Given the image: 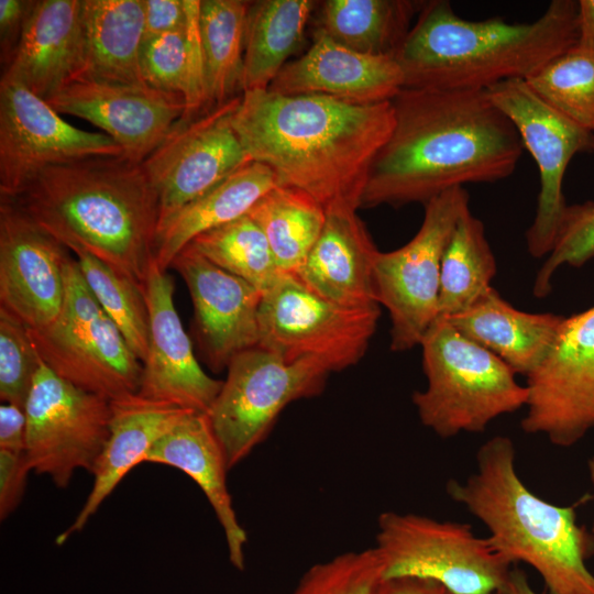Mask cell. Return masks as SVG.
Here are the masks:
<instances>
[{
  "mask_svg": "<svg viewBox=\"0 0 594 594\" xmlns=\"http://www.w3.org/2000/svg\"><path fill=\"white\" fill-rule=\"evenodd\" d=\"M576 45L594 52V0L578 1Z\"/></svg>",
  "mask_w": 594,
  "mask_h": 594,
  "instance_id": "cell-47",
  "label": "cell"
},
{
  "mask_svg": "<svg viewBox=\"0 0 594 594\" xmlns=\"http://www.w3.org/2000/svg\"><path fill=\"white\" fill-rule=\"evenodd\" d=\"M391 101L393 128L371 165L361 207L426 205L514 173L524 145L487 90L402 88Z\"/></svg>",
  "mask_w": 594,
  "mask_h": 594,
  "instance_id": "cell-1",
  "label": "cell"
},
{
  "mask_svg": "<svg viewBox=\"0 0 594 594\" xmlns=\"http://www.w3.org/2000/svg\"><path fill=\"white\" fill-rule=\"evenodd\" d=\"M189 290L197 337L213 371L228 367L239 353L258 345L263 294L187 245L173 260Z\"/></svg>",
  "mask_w": 594,
  "mask_h": 594,
  "instance_id": "cell-20",
  "label": "cell"
},
{
  "mask_svg": "<svg viewBox=\"0 0 594 594\" xmlns=\"http://www.w3.org/2000/svg\"><path fill=\"white\" fill-rule=\"evenodd\" d=\"M312 0H258L249 4L242 92L266 90L302 42Z\"/></svg>",
  "mask_w": 594,
  "mask_h": 594,
  "instance_id": "cell-30",
  "label": "cell"
},
{
  "mask_svg": "<svg viewBox=\"0 0 594 594\" xmlns=\"http://www.w3.org/2000/svg\"><path fill=\"white\" fill-rule=\"evenodd\" d=\"M381 580L382 562L373 547L316 563L292 594H374Z\"/></svg>",
  "mask_w": 594,
  "mask_h": 594,
  "instance_id": "cell-37",
  "label": "cell"
},
{
  "mask_svg": "<svg viewBox=\"0 0 594 594\" xmlns=\"http://www.w3.org/2000/svg\"><path fill=\"white\" fill-rule=\"evenodd\" d=\"M69 252L14 204L0 199V307L30 329L52 323L64 302Z\"/></svg>",
  "mask_w": 594,
  "mask_h": 594,
  "instance_id": "cell-18",
  "label": "cell"
},
{
  "mask_svg": "<svg viewBox=\"0 0 594 594\" xmlns=\"http://www.w3.org/2000/svg\"><path fill=\"white\" fill-rule=\"evenodd\" d=\"M594 257V202L572 205L552 251L547 255L534 284V295L546 297L551 279L562 265L580 267Z\"/></svg>",
  "mask_w": 594,
  "mask_h": 594,
  "instance_id": "cell-39",
  "label": "cell"
},
{
  "mask_svg": "<svg viewBox=\"0 0 594 594\" xmlns=\"http://www.w3.org/2000/svg\"><path fill=\"white\" fill-rule=\"evenodd\" d=\"M275 186L277 179L268 166L249 163L158 226L154 261L166 271L195 238L248 215Z\"/></svg>",
  "mask_w": 594,
  "mask_h": 594,
  "instance_id": "cell-28",
  "label": "cell"
},
{
  "mask_svg": "<svg viewBox=\"0 0 594 594\" xmlns=\"http://www.w3.org/2000/svg\"><path fill=\"white\" fill-rule=\"evenodd\" d=\"M469 193L457 187L429 200L418 232L402 248L378 251L374 282L380 305L391 318V349L407 351L420 342L438 318L441 263Z\"/></svg>",
  "mask_w": 594,
  "mask_h": 594,
  "instance_id": "cell-11",
  "label": "cell"
},
{
  "mask_svg": "<svg viewBox=\"0 0 594 594\" xmlns=\"http://www.w3.org/2000/svg\"><path fill=\"white\" fill-rule=\"evenodd\" d=\"M231 123L253 162L277 185L299 189L324 210H358L371 165L388 139L392 101L358 103L321 95L241 94Z\"/></svg>",
  "mask_w": 594,
  "mask_h": 594,
  "instance_id": "cell-2",
  "label": "cell"
},
{
  "mask_svg": "<svg viewBox=\"0 0 594 594\" xmlns=\"http://www.w3.org/2000/svg\"><path fill=\"white\" fill-rule=\"evenodd\" d=\"M124 155L103 132L79 129L24 86L0 80V197H14L47 167Z\"/></svg>",
  "mask_w": 594,
  "mask_h": 594,
  "instance_id": "cell-15",
  "label": "cell"
},
{
  "mask_svg": "<svg viewBox=\"0 0 594 594\" xmlns=\"http://www.w3.org/2000/svg\"><path fill=\"white\" fill-rule=\"evenodd\" d=\"M496 594H503V593H496Z\"/></svg>",
  "mask_w": 594,
  "mask_h": 594,
  "instance_id": "cell-50",
  "label": "cell"
},
{
  "mask_svg": "<svg viewBox=\"0 0 594 594\" xmlns=\"http://www.w3.org/2000/svg\"><path fill=\"white\" fill-rule=\"evenodd\" d=\"M587 469H588V474H590V479L594 485V457H592L588 462H587ZM592 531L594 532V521H593V527H592Z\"/></svg>",
  "mask_w": 594,
  "mask_h": 594,
  "instance_id": "cell-49",
  "label": "cell"
},
{
  "mask_svg": "<svg viewBox=\"0 0 594 594\" xmlns=\"http://www.w3.org/2000/svg\"><path fill=\"white\" fill-rule=\"evenodd\" d=\"M28 419L25 408L15 404L0 405V450L25 453Z\"/></svg>",
  "mask_w": 594,
  "mask_h": 594,
  "instance_id": "cell-45",
  "label": "cell"
},
{
  "mask_svg": "<svg viewBox=\"0 0 594 594\" xmlns=\"http://www.w3.org/2000/svg\"><path fill=\"white\" fill-rule=\"evenodd\" d=\"M374 594H454L441 584L417 578L381 580Z\"/></svg>",
  "mask_w": 594,
  "mask_h": 594,
  "instance_id": "cell-46",
  "label": "cell"
},
{
  "mask_svg": "<svg viewBox=\"0 0 594 594\" xmlns=\"http://www.w3.org/2000/svg\"><path fill=\"white\" fill-rule=\"evenodd\" d=\"M7 200L70 252H87L144 285L160 208L142 163L117 155L54 165Z\"/></svg>",
  "mask_w": 594,
  "mask_h": 594,
  "instance_id": "cell-3",
  "label": "cell"
},
{
  "mask_svg": "<svg viewBox=\"0 0 594 594\" xmlns=\"http://www.w3.org/2000/svg\"><path fill=\"white\" fill-rule=\"evenodd\" d=\"M208 416L228 468L244 460L290 403L319 395L331 373L312 359L286 362L254 346L235 355Z\"/></svg>",
  "mask_w": 594,
  "mask_h": 594,
  "instance_id": "cell-10",
  "label": "cell"
},
{
  "mask_svg": "<svg viewBox=\"0 0 594 594\" xmlns=\"http://www.w3.org/2000/svg\"><path fill=\"white\" fill-rule=\"evenodd\" d=\"M444 319L515 373L528 376L550 353L565 317L516 309L492 287L469 308Z\"/></svg>",
  "mask_w": 594,
  "mask_h": 594,
  "instance_id": "cell-26",
  "label": "cell"
},
{
  "mask_svg": "<svg viewBox=\"0 0 594 594\" xmlns=\"http://www.w3.org/2000/svg\"><path fill=\"white\" fill-rule=\"evenodd\" d=\"M81 0H36L1 81L24 86L47 100L67 82L81 55Z\"/></svg>",
  "mask_w": 594,
  "mask_h": 594,
  "instance_id": "cell-24",
  "label": "cell"
},
{
  "mask_svg": "<svg viewBox=\"0 0 594 594\" xmlns=\"http://www.w3.org/2000/svg\"><path fill=\"white\" fill-rule=\"evenodd\" d=\"M578 42V1L553 0L532 22L466 20L447 0L424 1L395 57L403 88L487 90L528 79Z\"/></svg>",
  "mask_w": 594,
  "mask_h": 594,
  "instance_id": "cell-4",
  "label": "cell"
},
{
  "mask_svg": "<svg viewBox=\"0 0 594 594\" xmlns=\"http://www.w3.org/2000/svg\"><path fill=\"white\" fill-rule=\"evenodd\" d=\"M144 38L184 30L187 24L185 0H142Z\"/></svg>",
  "mask_w": 594,
  "mask_h": 594,
  "instance_id": "cell-44",
  "label": "cell"
},
{
  "mask_svg": "<svg viewBox=\"0 0 594 594\" xmlns=\"http://www.w3.org/2000/svg\"><path fill=\"white\" fill-rule=\"evenodd\" d=\"M375 542L382 580H430L454 594L503 593L515 564L470 524L413 513H382Z\"/></svg>",
  "mask_w": 594,
  "mask_h": 594,
  "instance_id": "cell-7",
  "label": "cell"
},
{
  "mask_svg": "<svg viewBox=\"0 0 594 594\" xmlns=\"http://www.w3.org/2000/svg\"><path fill=\"white\" fill-rule=\"evenodd\" d=\"M250 1L200 0L205 111L242 94L244 31ZM204 111V112H205Z\"/></svg>",
  "mask_w": 594,
  "mask_h": 594,
  "instance_id": "cell-32",
  "label": "cell"
},
{
  "mask_svg": "<svg viewBox=\"0 0 594 594\" xmlns=\"http://www.w3.org/2000/svg\"><path fill=\"white\" fill-rule=\"evenodd\" d=\"M143 292L150 336L138 395L208 414L223 381L209 376L198 363L175 308L174 282L155 261L148 268Z\"/></svg>",
  "mask_w": 594,
  "mask_h": 594,
  "instance_id": "cell-19",
  "label": "cell"
},
{
  "mask_svg": "<svg viewBox=\"0 0 594 594\" xmlns=\"http://www.w3.org/2000/svg\"><path fill=\"white\" fill-rule=\"evenodd\" d=\"M42 360L28 327L0 307V398L24 407Z\"/></svg>",
  "mask_w": 594,
  "mask_h": 594,
  "instance_id": "cell-38",
  "label": "cell"
},
{
  "mask_svg": "<svg viewBox=\"0 0 594 594\" xmlns=\"http://www.w3.org/2000/svg\"><path fill=\"white\" fill-rule=\"evenodd\" d=\"M140 69L146 85L184 97L187 79L186 28L143 38Z\"/></svg>",
  "mask_w": 594,
  "mask_h": 594,
  "instance_id": "cell-40",
  "label": "cell"
},
{
  "mask_svg": "<svg viewBox=\"0 0 594 594\" xmlns=\"http://www.w3.org/2000/svg\"><path fill=\"white\" fill-rule=\"evenodd\" d=\"M188 245L262 294L285 275L277 267L263 231L249 215L198 235Z\"/></svg>",
  "mask_w": 594,
  "mask_h": 594,
  "instance_id": "cell-34",
  "label": "cell"
},
{
  "mask_svg": "<svg viewBox=\"0 0 594 594\" xmlns=\"http://www.w3.org/2000/svg\"><path fill=\"white\" fill-rule=\"evenodd\" d=\"M503 594H541L534 590L526 573L513 568Z\"/></svg>",
  "mask_w": 594,
  "mask_h": 594,
  "instance_id": "cell-48",
  "label": "cell"
},
{
  "mask_svg": "<svg viewBox=\"0 0 594 594\" xmlns=\"http://www.w3.org/2000/svg\"><path fill=\"white\" fill-rule=\"evenodd\" d=\"M487 92L537 164L540 190L526 243L534 257H542L552 251L569 212L563 195L566 167L576 154L594 153V132L554 110L524 79L499 82Z\"/></svg>",
  "mask_w": 594,
  "mask_h": 594,
  "instance_id": "cell-13",
  "label": "cell"
},
{
  "mask_svg": "<svg viewBox=\"0 0 594 594\" xmlns=\"http://www.w3.org/2000/svg\"><path fill=\"white\" fill-rule=\"evenodd\" d=\"M41 360L72 384L109 400L136 394L142 362L87 286L76 258L65 266V297L56 319L28 328Z\"/></svg>",
  "mask_w": 594,
  "mask_h": 594,
  "instance_id": "cell-8",
  "label": "cell"
},
{
  "mask_svg": "<svg viewBox=\"0 0 594 594\" xmlns=\"http://www.w3.org/2000/svg\"><path fill=\"white\" fill-rule=\"evenodd\" d=\"M403 87L404 76L395 58L356 53L315 31L309 50L288 62L268 90L380 103L391 101Z\"/></svg>",
  "mask_w": 594,
  "mask_h": 594,
  "instance_id": "cell-21",
  "label": "cell"
},
{
  "mask_svg": "<svg viewBox=\"0 0 594 594\" xmlns=\"http://www.w3.org/2000/svg\"><path fill=\"white\" fill-rule=\"evenodd\" d=\"M32 471L25 453L0 450V518L6 519L21 503L28 473Z\"/></svg>",
  "mask_w": 594,
  "mask_h": 594,
  "instance_id": "cell-42",
  "label": "cell"
},
{
  "mask_svg": "<svg viewBox=\"0 0 594 594\" xmlns=\"http://www.w3.org/2000/svg\"><path fill=\"white\" fill-rule=\"evenodd\" d=\"M145 462L173 466L200 487L223 530L231 564L243 571L248 535L232 504L227 484L229 468L208 414L186 415L156 441Z\"/></svg>",
  "mask_w": 594,
  "mask_h": 594,
  "instance_id": "cell-25",
  "label": "cell"
},
{
  "mask_svg": "<svg viewBox=\"0 0 594 594\" xmlns=\"http://www.w3.org/2000/svg\"><path fill=\"white\" fill-rule=\"evenodd\" d=\"M80 22L81 55L72 80L145 84L140 69L142 0H81Z\"/></svg>",
  "mask_w": 594,
  "mask_h": 594,
  "instance_id": "cell-27",
  "label": "cell"
},
{
  "mask_svg": "<svg viewBox=\"0 0 594 594\" xmlns=\"http://www.w3.org/2000/svg\"><path fill=\"white\" fill-rule=\"evenodd\" d=\"M240 99L178 120L142 162L158 197V226L253 162L231 123Z\"/></svg>",
  "mask_w": 594,
  "mask_h": 594,
  "instance_id": "cell-14",
  "label": "cell"
},
{
  "mask_svg": "<svg viewBox=\"0 0 594 594\" xmlns=\"http://www.w3.org/2000/svg\"><path fill=\"white\" fill-rule=\"evenodd\" d=\"M59 114L103 131L129 160L142 163L185 112L184 97L146 84L91 79L67 82L46 100Z\"/></svg>",
  "mask_w": 594,
  "mask_h": 594,
  "instance_id": "cell-17",
  "label": "cell"
},
{
  "mask_svg": "<svg viewBox=\"0 0 594 594\" xmlns=\"http://www.w3.org/2000/svg\"><path fill=\"white\" fill-rule=\"evenodd\" d=\"M526 377L525 432L568 448L594 428V306L565 317L550 353Z\"/></svg>",
  "mask_w": 594,
  "mask_h": 594,
  "instance_id": "cell-16",
  "label": "cell"
},
{
  "mask_svg": "<svg viewBox=\"0 0 594 594\" xmlns=\"http://www.w3.org/2000/svg\"><path fill=\"white\" fill-rule=\"evenodd\" d=\"M424 1L326 0L316 31L360 54L395 58Z\"/></svg>",
  "mask_w": 594,
  "mask_h": 594,
  "instance_id": "cell-29",
  "label": "cell"
},
{
  "mask_svg": "<svg viewBox=\"0 0 594 594\" xmlns=\"http://www.w3.org/2000/svg\"><path fill=\"white\" fill-rule=\"evenodd\" d=\"M79 271L103 311L119 328L143 362L147 354L150 322L143 286L96 256L74 253Z\"/></svg>",
  "mask_w": 594,
  "mask_h": 594,
  "instance_id": "cell-35",
  "label": "cell"
},
{
  "mask_svg": "<svg viewBox=\"0 0 594 594\" xmlns=\"http://www.w3.org/2000/svg\"><path fill=\"white\" fill-rule=\"evenodd\" d=\"M187 11V79L182 119H191L205 111V59L200 36V0H185Z\"/></svg>",
  "mask_w": 594,
  "mask_h": 594,
  "instance_id": "cell-41",
  "label": "cell"
},
{
  "mask_svg": "<svg viewBox=\"0 0 594 594\" xmlns=\"http://www.w3.org/2000/svg\"><path fill=\"white\" fill-rule=\"evenodd\" d=\"M24 408L32 471L63 488L75 471L92 473L109 437L111 400L72 384L42 361Z\"/></svg>",
  "mask_w": 594,
  "mask_h": 594,
  "instance_id": "cell-12",
  "label": "cell"
},
{
  "mask_svg": "<svg viewBox=\"0 0 594 594\" xmlns=\"http://www.w3.org/2000/svg\"><path fill=\"white\" fill-rule=\"evenodd\" d=\"M496 261L483 222L470 208L460 217L446 248L440 275L438 317L454 316L492 288Z\"/></svg>",
  "mask_w": 594,
  "mask_h": 594,
  "instance_id": "cell-33",
  "label": "cell"
},
{
  "mask_svg": "<svg viewBox=\"0 0 594 594\" xmlns=\"http://www.w3.org/2000/svg\"><path fill=\"white\" fill-rule=\"evenodd\" d=\"M510 438L495 436L476 452V471L446 485L452 501L483 522L514 563L525 562L541 576L548 594H594L586 559L594 536L580 526L573 506L536 495L516 471Z\"/></svg>",
  "mask_w": 594,
  "mask_h": 594,
  "instance_id": "cell-5",
  "label": "cell"
},
{
  "mask_svg": "<svg viewBox=\"0 0 594 594\" xmlns=\"http://www.w3.org/2000/svg\"><path fill=\"white\" fill-rule=\"evenodd\" d=\"M356 211L345 207L326 211L320 237L296 276L311 292L336 304L376 306L374 261L378 250Z\"/></svg>",
  "mask_w": 594,
  "mask_h": 594,
  "instance_id": "cell-22",
  "label": "cell"
},
{
  "mask_svg": "<svg viewBox=\"0 0 594 594\" xmlns=\"http://www.w3.org/2000/svg\"><path fill=\"white\" fill-rule=\"evenodd\" d=\"M420 346L427 386L411 399L421 424L437 436L483 432L497 417L527 405L528 388L516 373L444 318L433 321Z\"/></svg>",
  "mask_w": 594,
  "mask_h": 594,
  "instance_id": "cell-6",
  "label": "cell"
},
{
  "mask_svg": "<svg viewBox=\"0 0 594 594\" xmlns=\"http://www.w3.org/2000/svg\"><path fill=\"white\" fill-rule=\"evenodd\" d=\"M248 215L263 231L277 267L297 275L320 237L326 222L324 208L308 194L287 186H275Z\"/></svg>",
  "mask_w": 594,
  "mask_h": 594,
  "instance_id": "cell-31",
  "label": "cell"
},
{
  "mask_svg": "<svg viewBox=\"0 0 594 594\" xmlns=\"http://www.w3.org/2000/svg\"><path fill=\"white\" fill-rule=\"evenodd\" d=\"M526 82L554 110L594 132V52L575 44Z\"/></svg>",
  "mask_w": 594,
  "mask_h": 594,
  "instance_id": "cell-36",
  "label": "cell"
},
{
  "mask_svg": "<svg viewBox=\"0 0 594 594\" xmlns=\"http://www.w3.org/2000/svg\"><path fill=\"white\" fill-rule=\"evenodd\" d=\"M190 411L194 410L153 402L138 393L111 400L110 432L91 473V491L70 527L57 536L56 543L63 544L81 530L122 479L145 462L156 441Z\"/></svg>",
  "mask_w": 594,
  "mask_h": 594,
  "instance_id": "cell-23",
  "label": "cell"
},
{
  "mask_svg": "<svg viewBox=\"0 0 594 594\" xmlns=\"http://www.w3.org/2000/svg\"><path fill=\"white\" fill-rule=\"evenodd\" d=\"M34 0H0V62L6 69L21 41Z\"/></svg>",
  "mask_w": 594,
  "mask_h": 594,
  "instance_id": "cell-43",
  "label": "cell"
},
{
  "mask_svg": "<svg viewBox=\"0 0 594 594\" xmlns=\"http://www.w3.org/2000/svg\"><path fill=\"white\" fill-rule=\"evenodd\" d=\"M380 315V305L342 306L315 294L296 275L285 274L262 296L258 346L286 362L312 359L339 372L364 356Z\"/></svg>",
  "mask_w": 594,
  "mask_h": 594,
  "instance_id": "cell-9",
  "label": "cell"
}]
</instances>
